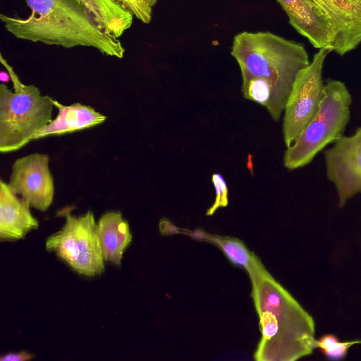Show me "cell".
Wrapping results in <instances>:
<instances>
[{
  "mask_svg": "<svg viewBox=\"0 0 361 361\" xmlns=\"http://www.w3.org/2000/svg\"><path fill=\"white\" fill-rule=\"evenodd\" d=\"M262 338L256 361H295L315 350V322L264 267L249 276Z\"/></svg>",
  "mask_w": 361,
  "mask_h": 361,
  "instance_id": "1",
  "label": "cell"
},
{
  "mask_svg": "<svg viewBox=\"0 0 361 361\" xmlns=\"http://www.w3.org/2000/svg\"><path fill=\"white\" fill-rule=\"evenodd\" d=\"M31 10L27 18L0 15L5 29L16 38L64 48L93 47L122 59L125 48L108 35L79 0H25Z\"/></svg>",
  "mask_w": 361,
  "mask_h": 361,
  "instance_id": "2",
  "label": "cell"
},
{
  "mask_svg": "<svg viewBox=\"0 0 361 361\" xmlns=\"http://www.w3.org/2000/svg\"><path fill=\"white\" fill-rule=\"evenodd\" d=\"M231 54L242 77L262 78L272 84L283 110L298 73L310 63L303 44L270 32L238 33Z\"/></svg>",
  "mask_w": 361,
  "mask_h": 361,
  "instance_id": "3",
  "label": "cell"
},
{
  "mask_svg": "<svg viewBox=\"0 0 361 361\" xmlns=\"http://www.w3.org/2000/svg\"><path fill=\"white\" fill-rule=\"evenodd\" d=\"M1 63L13 84L14 92L0 85V151L14 152L34 140L51 121L52 98L42 95L34 85L21 82L13 68L1 54Z\"/></svg>",
  "mask_w": 361,
  "mask_h": 361,
  "instance_id": "4",
  "label": "cell"
},
{
  "mask_svg": "<svg viewBox=\"0 0 361 361\" xmlns=\"http://www.w3.org/2000/svg\"><path fill=\"white\" fill-rule=\"evenodd\" d=\"M352 97L345 85L328 79L320 107L297 140L285 151L283 165L294 170L310 164L326 145L335 142L350 120Z\"/></svg>",
  "mask_w": 361,
  "mask_h": 361,
  "instance_id": "5",
  "label": "cell"
},
{
  "mask_svg": "<svg viewBox=\"0 0 361 361\" xmlns=\"http://www.w3.org/2000/svg\"><path fill=\"white\" fill-rule=\"evenodd\" d=\"M65 218L63 227L47 238V250L54 252L78 274L87 277L102 274L104 259L92 212L78 216L66 212Z\"/></svg>",
  "mask_w": 361,
  "mask_h": 361,
  "instance_id": "6",
  "label": "cell"
},
{
  "mask_svg": "<svg viewBox=\"0 0 361 361\" xmlns=\"http://www.w3.org/2000/svg\"><path fill=\"white\" fill-rule=\"evenodd\" d=\"M333 51L329 48L320 49L310 64L298 74L284 109L283 135L286 147L298 137L318 111L324 95L322 80L324 63Z\"/></svg>",
  "mask_w": 361,
  "mask_h": 361,
  "instance_id": "7",
  "label": "cell"
},
{
  "mask_svg": "<svg viewBox=\"0 0 361 361\" xmlns=\"http://www.w3.org/2000/svg\"><path fill=\"white\" fill-rule=\"evenodd\" d=\"M326 176L336 188L338 207L361 193V126L350 136L342 135L325 152Z\"/></svg>",
  "mask_w": 361,
  "mask_h": 361,
  "instance_id": "8",
  "label": "cell"
},
{
  "mask_svg": "<svg viewBox=\"0 0 361 361\" xmlns=\"http://www.w3.org/2000/svg\"><path fill=\"white\" fill-rule=\"evenodd\" d=\"M47 154L34 153L17 159L8 183L10 188L30 207L45 212L51 205L54 185Z\"/></svg>",
  "mask_w": 361,
  "mask_h": 361,
  "instance_id": "9",
  "label": "cell"
},
{
  "mask_svg": "<svg viewBox=\"0 0 361 361\" xmlns=\"http://www.w3.org/2000/svg\"><path fill=\"white\" fill-rule=\"evenodd\" d=\"M287 14L290 24L317 49L333 51L337 35L334 25L314 0H276Z\"/></svg>",
  "mask_w": 361,
  "mask_h": 361,
  "instance_id": "10",
  "label": "cell"
},
{
  "mask_svg": "<svg viewBox=\"0 0 361 361\" xmlns=\"http://www.w3.org/2000/svg\"><path fill=\"white\" fill-rule=\"evenodd\" d=\"M159 230L162 235L180 233L214 245L234 266L245 270L248 276L264 266L259 258L238 238L209 233L200 228L195 230L180 228L166 218L161 219Z\"/></svg>",
  "mask_w": 361,
  "mask_h": 361,
  "instance_id": "11",
  "label": "cell"
},
{
  "mask_svg": "<svg viewBox=\"0 0 361 361\" xmlns=\"http://www.w3.org/2000/svg\"><path fill=\"white\" fill-rule=\"evenodd\" d=\"M30 206L3 180L0 181V239L14 241L39 227Z\"/></svg>",
  "mask_w": 361,
  "mask_h": 361,
  "instance_id": "12",
  "label": "cell"
},
{
  "mask_svg": "<svg viewBox=\"0 0 361 361\" xmlns=\"http://www.w3.org/2000/svg\"><path fill=\"white\" fill-rule=\"evenodd\" d=\"M52 102L59 114L35 135L34 140L89 128L103 123L106 118L90 106L80 103L66 106L54 99Z\"/></svg>",
  "mask_w": 361,
  "mask_h": 361,
  "instance_id": "13",
  "label": "cell"
},
{
  "mask_svg": "<svg viewBox=\"0 0 361 361\" xmlns=\"http://www.w3.org/2000/svg\"><path fill=\"white\" fill-rule=\"evenodd\" d=\"M97 233L104 261L120 266L132 241L128 221L120 212H106L97 221Z\"/></svg>",
  "mask_w": 361,
  "mask_h": 361,
  "instance_id": "14",
  "label": "cell"
},
{
  "mask_svg": "<svg viewBox=\"0 0 361 361\" xmlns=\"http://www.w3.org/2000/svg\"><path fill=\"white\" fill-rule=\"evenodd\" d=\"M93 16L97 25L108 35L120 37L128 30L133 15L115 0H79Z\"/></svg>",
  "mask_w": 361,
  "mask_h": 361,
  "instance_id": "15",
  "label": "cell"
},
{
  "mask_svg": "<svg viewBox=\"0 0 361 361\" xmlns=\"http://www.w3.org/2000/svg\"><path fill=\"white\" fill-rule=\"evenodd\" d=\"M241 92L246 99L263 106L271 117L278 121L284 111L281 106L274 87L267 80L252 76H243Z\"/></svg>",
  "mask_w": 361,
  "mask_h": 361,
  "instance_id": "16",
  "label": "cell"
},
{
  "mask_svg": "<svg viewBox=\"0 0 361 361\" xmlns=\"http://www.w3.org/2000/svg\"><path fill=\"white\" fill-rule=\"evenodd\" d=\"M355 344H361V340L341 342L334 334H325L316 340L314 348L319 349L326 358L338 360L343 359L350 348Z\"/></svg>",
  "mask_w": 361,
  "mask_h": 361,
  "instance_id": "17",
  "label": "cell"
},
{
  "mask_svg": "<svg viewBox=\"0 0 361 361\" xmlns=\"http://www.w3.org/2000/svg\"><path fill=\"white\" fill-rule=\"evenodd\" d=\"M212 182L215 190V200L213 204L207 210L206 215L212 216L220 207H226L228 204V188L224 176L219 173H214Z\"/></svg>",
  "mask_w": 361,
  "mask_h": 361,
  "instance_id": "18",
  "label": "cell"
},
{
  "mask_svg": "<svg viewBox=\"0 0 361 361\" xmlns=\"http://www.w3.org/2000/svg\"><path fill=\"white\" fill-rule=\"evenodd\" d=\"M35 357L34 355L25 352L20 351L18 353H11L3 355L1 361H26L32 360Z\"/></svg>",
  "mask_w": 361,
  "mask_h": 361,
  "instance_id": "19",
  "label": "cell"
},
{
  "mask_svg": "<svg viewBox=\"0 0 361 361\" xmlns=\"http://www.w3.org/2000/svg\"><path fill=\"white\" fill-rule=\"evenodd\" d=\"M9 78H10V75H9L8 73V74H6V73H4V72L1 73V82H7V81H8Z\"/></svg>",
  "mask_w": 361,
  "mask_h": 361,
  "instance_id": "20",
  "label": "cell"
}]
</instances>
